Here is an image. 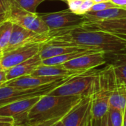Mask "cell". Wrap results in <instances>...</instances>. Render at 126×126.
Listing matches in <instances>:
<instances>
[{"mask_svg":"<svg viewBox=\"0 0 126 126\" xmlns=\"http://www.w3.org/2000/svg\"><path fill=\"white\" fill-rule=\"evenodd\" d=\"M45 43L83 47L103 51L108 56L126 53V39L104 31L89 30L80 25L50 31Z\"/></svg>","mask_w":126,"mask_h":126,"instance_id":"cell-1","label":"cell"},{"mask_svg":"<svg viewBox=\"0 0 126 126\" xmlns=\"http://www.w3.org/2000/svg\"><path fill=\"white\" fill-rule=\"evenodd\" d=\"M82 98L79 96H42L28 112L25 126H50L61 121Z\"/></svg>","mask_w":126,"mask_h":126,"instance_id":"cell-2","label":"cell"},{"mask_svg":"<svg viewBox=\"0 0 126 126\" xmlns=\"http://www.w3.org/2000/svg\"><path fill=\"white\" fill-rule=\"evenodd\" d=\"M101 70L91 69L71 77L50 94L54 96H93L99 89Z\"/></svg>","mask_w":126,"mask_h":126,"instance_id":"cell-3","label":"cell"},{"mask_svg":"<svg viewBox=\"0 0 126 126\" xmlns=\"http://www.w3.org/2000/svg\"><path fill=\"white\" fill-rule=\"evenodd\" d=\"M116 86L113 71L108 64L107 67L102 69L100 88L92 96L91 115L93 119H102L108 113L110 96Z\"/></svg>","mask_w":126,"mask_h":126,"instance_id":"cell-4","label":"cell"},{"mask_svg":"<svg viewBox=\"0 0 126 126\" xmlns=\"http://www.w3.org/2000/svg\"><path fill=\"white\" fill-rule=\"evenodd\" d=\"M70 77H65L50 83L31 88H21L9 85H2L0 87V107L16 101L47 95L66 82Z\"/></svg>","mask_w":126,"mask_h":126,"instance_id":"cell-5","label":"cell"},{"mask_svg":"<svg viewBox=\"0 0 126 126\" xmlns=\"http://www.w3.org/2000/svg\"><path fill=\"white\" fill-rule=\"evenodd\" d=\"M8 20L38 33H47L50 31L38 14H33L23 9L16 0H10V13Z\"/></svg>","mask_w":126,"mask_h":126,"instance_id":"cell-6","label":"cell"},{"mask_svg":"<svg viewBox=\"0 0 126 126\" xmlns=\"http://www.w3.org/2000/svg\"><path fill=\"white\" fill-rule=\"evenodd\" d=\"M45 43L24 45L0 53V66L8 70L36 55Z\"/></svg>","mask_w":126,"mask_h":126,"instance_id":"cell-7","label":"cell"},{"mask_svg":"<svg viewBox=\"0 0 126 126\" xmlns=\"http://www.w3.org/2000/svg\"><path fill=\"white\" fill-rule=\"evenodd\" d=\"M50 31L81 25L85 22L83 16L73 13L69 8L56 12L39 14Z\"/></svg>","mask_w":126,"mask_h":126,"instance_id":"cell-8","label":"cell"},{"mask_svg":"<svg viewBox=\"0 0 126 126\" xmlns=\"http://www.w3.org/2000/svg\"><path fill=\"white\" fill-rule=\"evenodd\" d=\"M41 96L25 99L0 107V115L11 116L15 119L16 126H25L30 110L39 100Z\"/></svg>","mask_w":126,"mask_h":126,"instance_id":"cell-9","label":"cell"},{"mask_svg":"<svg viewBox=\"0 0 126 126\" xmlns=\"http://www.w3.org/2000/svg\"><path fill=\"white\" fill-rule=\"evenodd\" d=\"M50 32V31H49ZM49 40V34L47 33H38L26 29L22 26L14 24L11 39L8 47L2 52L8 51L16 47L24 45L33 43H45Z\"/></svg>","mask_w":126,"mask_h":126,"instance_id":"cell-10","label":"cell"},{"mask_svg":"<svg viewBox=\"0 0 126 126\" xmlns=\"http://www.w3.org/2000/svg\"><path fill=\"white\" fill-rule=\"evenodd\" d=\"M106 56L103 51L87 53L70 60L62 65L71 71L84 72L105 65L107 62Z\"/></svg>","mask_w":126,"mask_h":126,"instance_id":"cell-11","label":"cell"},{"mask_svg":"<svg viewBox=\"0 0 126 126\" xmlns=\"http://www.w3.org/2000/svg\"><path fill=\"white\" fill-rule=\"evenodd\" d=\"M92 96L83 97L62 119L65 126H85L91 113Z\"/></svg>","mask_w":126,"mask_h":126,"instance_id":"cell-12","label":"cell"},{"mask_svg":"<svg viewBox=\"0 0 126 126\" xmlns=\"http://www.w3.org/2000/svg\"><path fill=\"white\" fill-rule=\"evenodd\" d=\"M80 26L89 30L109 32L126 39V18L105 21H85Z\"/></svg>","mask_w":126,"mask_h":126,"instance_id":"cell-13","label":"cell"},{"mask_svg":"<svg viewBox=\"0 0 126 126\" xmlns=\"http://www.w3.org/2000/svg\"><path fill=\"white\" fill-rule=\"evenodd\" d=\"M65 77H39L32 74L22 76L11 80L7 81L3 85H9L21 88H31L39 87L54 81Z\"/></svg>","mask_w":126,"mask_h":126,"instance_id":"cell-14","label":"cell"},{"mask_svg":"<svg viewBox=\"0 0 126 126\" xmlns=\"http://www.w3.org/2000/svg\"><path fill=\"white\" fill-rule=\"evenodd\" d=\"M42 59H41L39 53L33 56L28 60L22 62L20 64L12 67L7 70V81L11 80L22 76L31 74L36 68L42 65Z\"/></svg>","mask_w":126,"mask_h":126,"instance_id":"cell-15","label":"cell"},{"mask_svg":"<svg viewBox=\"0 0 126 126\" xmlns=\"http://www.w3.org/2000/svg\"><path fill=\"white\" fill-rule=\"evenodd\" d=\"M82 72L75 71H71L65 68L62 65H40L36 70L31 74L34 76L39 77H68Z\"/></svg>","mask_w":126,"mask_h":126,"instance_id":"cell-16","label":"cell"},{"mask_svg":"<svg viewBox=\"0 0 126 126\" xmlns=\"http://www.w3.org/2000/svg\"><path fill=\"white\" fill-rule=\"evenodd\" d=\"M90 50V49L83 47L66 46V45H59L45 43L39 53L41 59L44 60L48 58L63 55L65 53H70L75 51H81V50Z\"/></svg>","mask_w":126,"mask_h":126,"instance_id":"cell-17","label":"cell"},{"mask_svg":"<svg viewBox=\"0 0 126 126\" xmlns=\"http://www.w3.org/2000/svg\"><path fill=\"white\" fill-rule=\"evenodd\" d=\"M85 21H105L126 18V9L122 8H108L104 11L91 12L89 11L83 15Z\"/></svg>","mask_w":126,"mask_h":126,"instance_id":"cell-18","label":"cell"},{"mask_svg":"<svg viewBox=\"0 0 126 126\" xmlns=\"http://www.w3.org/2000/svg\"><path fill=\"white\" fill-rule=\"evenodd\" d=\"M111 66L116 85L126 87V53L110 56Z\"/></svg>","mask_w":126,"mask_h":126,"instance_id":"cell-19","label":"cell"},{"mask_svg":"<svg viewBox=\"0 0 126 126\" xmlns=\"http://www.w3.org/2000/svg\"><path fill=\"white\" fill-rule=\"evenodd\" d=\"M126 107V87L116 85L113 90L110 99L109 108L119 109L124 112Z\"/></svg>","mask_w":126,"mask_h":126,"instance_id":"cell-20","label":"cell"},{"mask_svg":"<svg viewBox=\"0 0 126 126\" xmlns=\"http://www.w3.org/2000/svg\"><path fill=\"white\" fill-rule=\"evenodd\" d=\"M94 52H99L97 50H81V51H75L72 52L70 53H65L63 55L48 58L46 59L42 60V64L43 65H63L64 63L72 60L78 56L87 54V53H91Z\"/></svg>","mask_w":126,"mask_h":126,"instance_id":"cell-21","label":"cell"},{"mask_svg":"<svg viewBox=\"0 0 126 126\" xmlns=\"http://www.w3.org/2000/svg\"><path fill=\"white\" fill-rule=\"evenodd\" d=\"M14 23L10 20H6L0 24V53L8 47L13 30Z\"/></svg>","mask_w":126,"mask_h":126,"instance_id":"cell-22","label":"cell"},{"mask_svg":"<svg viewBox=\"0 0 126 126\" xmlns=\"http://www.w3.org/2000/svg\"><path fill=\"white\" fill-rule=\"evenodd\" d=\"M123 111L109 108L108 110V119L112 126H123Z\"/></svg>","mask_w":126,"mask_h":126,"instance_id":"cell-23","label":"cell"},{"mask_svg":"<svg viewBox=\"0 0 126 126\" xmlns=\"http://www.w3.org/2000/svg\"><path fill=\"white\" fill-rule=\"evenodd\" d=\"M45 1V0H16L21 8L33 14H36L38 6Z\"/></svg>","mask_w":126,"mask_h":126,"instance_id":"cell-24","label":"cell"},{"mask_svg":"<svg viewBox=\"0 0 126 126\" xmlns=\"http://www.w3.org/2000/svg\"><path fill=\"white\" fill-rule=\"evenodd\" d=\"M10 0H0V24L8 19Z\"/></svg>","mask_w":126,"mask_h":126,"instance_id":"cell-25","label":"cell"},{"mask_svg":"<svg viewBox=\"0 0 126 126\" xmlns=\"http://www.w3.org/2000/svg\"><path fill=\"white\" fill-rule=\"evenodd\" d=\"M119 8L118 6H116V5L113 4L111 2L107 1V2L95 3L93 5V7L91 8V9L90 10V11H91V12H96V11H104V10H106V9H108V8Z\"/></svg>","mask_w":126,"mask_h":126,"instance_id":"cell-26","label":"cell"},{"mask_svg":"<svg viewBox=\"0 0 126 126\" xmlns=\"http://www.w3.org/2000/svg\"><path fill=\"white\" fill-rule=\"evenodd\" d=\"M94 4L95 2L94 0H85L84 2L82 4L81 7L79 8V9L78 10V11L77 12V14L79 16L85 15L86 13L90 11V10L91 9V8Z\"/></svg>","mask_w":126,"mask_h":126,"instance_id":"cell-27","label":"cell"},{"mask_svg":"<svg viewBox=\"0 0 126 126\" xmlns=\"http://www.w3.org/2000/svg\"><path fill=\"white\" fill-rule=\"evenodd\" d=\"M85 0H68L67 3L68 5L69 9L74 14H77V12L81 7L82 4Z\"/></svg>","mask_w":126,"mask_h":126,"instance_id":"cell-28","label":"cell"},{"mask_svg":"<svg viewBox=\"0 0 126 126\" xmlns=\"http://www.w3.org/2000/svg\"><path fill=\"white\" fill-rule=\"evenodd\" d=\"M0 126H16L15 119L11 116L0 115Z\"/></svg>","mask_w":126,"mask_h":126,"instance_id":"cell-29","label":"cell"},{"mask_svg":"<svg viewBox=\"0 0 126 126\" xmlns=\"http://www.w3.org/2000/svg\"><path fill=\"white\" fill-rule=\"evenodd\" d=\"M108 120V113L102 119H92V126H107Z\"/></svg>","mask_w":126,"mask_h":126,"instance_id":"cell-30","label":"cell"},{"mask_svg":"<svg viewBox=\"0 0 126 126\" xmlns=\"http://www.w3.org/2000/svg\"><path fill=\"white\" fill-rule=\"evenodd\" d=\"M7 70L0 66V87L7 82Z\"/></svg>","mask_w":126,"mask_h":126,"instance_id":"cell-31","label":"cell"},{"mask_svg":"<svg viewBox=\"0 0 126 126\" xmlns=\"http://www.w3.org/2000/svg\"><path fill=\"white\" fill-rule=\"evenodd\" d=\"M110 2L118 6L119 8L126 9V0H110Z\"/></svg>","mask_w":126,"mask_h":126,"instance_id":"cell-32","label":"cell"},{"mask_svg":"<svg viewBox=\"0 0 126 126\" xmlns=\"http://www.w3.org/2000/svg\"><path fill=\"white\" fill-rule=\"evenodd\" d=\"M92 119H93V117H92V115L91 113L90 116H89V117L88 118L86 122H85V126H92Z\"/></svg>","mask_w":126,"mask_h":126,"instance_id":"cell-33","label":"cell"},{"mask_svg":"<svg viewBox=\"0 0 126 126\" xmlns=\"http://www.w3.org/2000/svg\"><path fill=\"white\" fill-rule=\"evenodd\" d=\"M123 126H126V107L123 113Z\"/></svg>","mask_w":126,"mask_h":126,"instance_id":"cell-34","label":"cell"},{"mask_svg":"<svg viewBox=\"0 0 126 126\" xmlns=\"http://www.w3.org/2000/svg\"><path fill=\"white\" fill-rule=\"evenodd\" d=\"M50 126H65V125H64V124H63V122H62V120H61V121H59V122L51 125Z\"/></svg>","mask_w":126,"mask_h":126,"instance_id":"cell-35","label":"cell"},{"mask_svg":"<svg viewBox=\"0 0 126 126\" xmlns=\"http://www.w3.org/2000/svg\"><path fill=\"white\" fill-rule=\"evenodd\" d=\"M95 3H99V2H107L110 1V0H94Z\"/></svg>","mask_w":126,"mask_h":126,"instance_id":"cell-36","label":"cell"},{"mask_svg":"<svg viewBox=\"0 0 126 126\" xmlns=\"http://www.w3.org/2000/svg\"><path fill=\"white\" fill-rule=\"evenodd\" d=\"M107 126H112V125H111V123L110 122L109 119L108 120V124H107Z\"/></svg>","mask_w":126,"mask_h":126,"instance_id":"cell-37","label":"cell"},{"mask_svg":"<svg viewBox=\"0 0 126 126\" xmlns=\"http://www.w3.org/2000/svg\"><path fill=\"white\" fill-rule=\"evenodd\" d=\"M59 1H62V2H67L68 0H59Z\"/></svg>","mask_w":126,"mask_h":126,"instance_id":"cell-38","label":"cell"}]
</instances>
